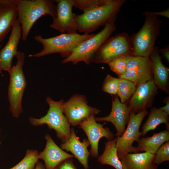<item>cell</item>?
I'll return each mask as SVG.
<instances>
[{
	"label": "cell",
	"instance_id": "2",
	"mask_svg": "<svg viewBox=\"0 0 169 169\" xmlns=\"http://www.w3.org/2000/svg\"><path fill=\"white\" fill-rule=\"evenodd\" d=\"M125 0H109L106 4L80 15L76 14L77 30L89 33L116 19Z\"/></svg>",
	"mask_w": 169,
	"mask_h": 169
},
{
	"label": "cell",
	"instance_id": "29",
	"mask_svg": "<svg viewBox=\"0 0 169 169\" xmlns=\"http://www.w3.org/2000/svg\"><path fill=\"white\" fill-rule=\"evenodd\" d=\"M127 56H122L110 62L108 64L111 70L120 77L126 70V59Z\"/></svg>",
	"mask_w": 169,
	"mask_h": 169
},
{
	"label": "cell",
	"instance_id": "30",
	"mask_svg": "<svg viewBox=\"0 0 169 169\" xmlns=\"http://www.w3.org/2000/svg\"><path fill=\"white\" fill-rule=\"evenodd\" d=\"M118 83L119 78L114 77L108 74L103 82L102 90L111 95H115L117 94Z\"/></svg>",
	"mask_w": 169,
	"mask_h": 169
},
{
	"label": "cell",
	"instance_id": "14",
	"mask_svg": "<svg viewBox=\"0 0 169 169\" xmlns=\"http://www.w3.org/2000/svg\"><path fill=\"white\" fill-rule=\"evenodd\" d=\"M11 30L7 43L0 51V69L8 72L12 68L13 59L18 53V45L22 37L21 25L17 18Z\"/></svg>",
	"mask_w": 169,
	"mask_h": 169
},
{
	"label": "cell",
	"instance_id": "37",
	"mask_svg": "<svg viewBox=\"0 0 169 169\" xmlns=\"http://www.w3.org/2000/svg\"><path fill=\"white\" fill-rule=\"evenodd\" d=\"M0 143H1V142H0Z\"/></svg>",
	"mask_w": 169,
	"mask_h": 169
},
{
	"label": "cell",
	"instance_id": "13",
	"mask_svg": "<svg viewBox=\"0 0 169 169\" xmlns=\"http://www.w3.org/2000/svg\"><path fill=\"white\" fill-rule=\"evenodd\" d=\"M97 122L95 115H93L79 124V128L83 130L88 137L91 146L90 153L93 158L98 156V145L100 139L105 137L110 140L113 139L115 136L108 128L104 127V124Z\"/></svg>",
	"mask_w": 169,
	"mask_h": 169
},
{
	"label": "cell",
	"instance_id": "33",
	"mask_svg": "<svg viewBox=\"0 0 169 169\" xmlns=\"http://www.w3.org/2000/svg\"><path fill=\"white\" fill-rule=\"evenodd\" d=\"M164 57L165 58L166 60L169 62V49L167 47L166 48L163 49L161 50Z\"/></svg>",
	"mask_w": 169,
	"mask_h": 169
},
{
	"label": "cell",
	"instance_id": "21",
	"mask_svg": "<svg viewBox=\"0 0 169 169\" xmlns=\"http://www.w3.org/2000/svg\"><path fill=\"white\" fill-rule=\"evenodd\" d=\"M149 57L152 65L153 80L157 88L168 92L169 69L162 63L157 47H155Z\"/></svg>",
	"mask_w": 169,
	"mask_h": 169
},
{
	"label": "cell",
	"instance_id": "36",
	"mask_svg": "<svg viewBox=\"0 0 169 169\" xmlns=\"http://www.w3.org/2000/svg\"><path fill=\"white\" fill-rule=\"evenodd\" d=\"M2 70L1 69H0V75H1V74H2Z\"/></svg>",
	"mask_w": 169,
	"mask_h": 169
},
{
	"label": "cell",
	"instance_id": "27",
	"mask_svg": "<svg viewBox=\"0 0 169 169\" xmlns=\"http://www.w3.org/2000/svg\"><path fill=\"white\" fill-rule=\"evenodd\" d=\"M109 0H73V6L83 13L92 10L107 3Z\"/></svg>",
	"mask_w": 169,
	"mask_h": 169
},
{
	"label": "cell",
	"instance_id": "23",
	"mask_svg": "<svg viewBox=\"0 0 169 169\" xmlns=\"http://www.w3.org/2000/svg\"><path fill=\"white\" fill-rule=\"evenodd\" d=\"M169 115L159 108H151L149 116L142 127L141 136H145L147 133L153 131L161 124H165L166 130L169 131Z\"/></svg>",
	"mask_w": 169,
	"mask_h": 169
},
{
	"label": "cell",
	"instance_id": "8",
	"mask_svg": "<svg viewBox=\"0 0 169 169\" xmlns=\"http://www.w3.org/2000/svg\"><path fill=\"white\" fill-rule=\"evenodd\" d=\"M132 54L131 39L123 33L109 38L98 49L92 62L96 64H108L122 56Z\"/></svg>",
	"mask_w": 169,
	"mask_h": 169
},
{
	"label": "cell",
	"instance_id": "35",
	"mask_svg": "<svg viewBox=\"0 0 169 169\" xmlns=\"http://www.w3.org/2000/svg\"><path fill=\"white\" fill-rule=\"evenodd\" d=\"M34 169H46L44 165L40 161L36 163Z\"/></svg>",
	"mask_w": 169,
	"mask_h": 169
},
{
	"label": "cell",
	"instance_id": "16",
	"mask_svg": "<svg viewBox=\"0 0 169 169\" xmlns=\"http://www.w3.org/2000/svg\"><path fill=\"white\" fill-rule=\"evenodd\" d=\"M130 112L127 105L121 102L116 96L112 101L111 110L110 114L104 117H95V119L97 122L104 121L111 123L116 130V136H120L125 130Z\"/></svg>",
	"mask_w": 169,
	"mask_h": 169
},
{
	"label": "cell",
	"instance_id": "31",
	"mask_svg": "<svg viewBox=\"0 0 169 169\" xmlns=\"http://www.w3.org/2000/svg\"><path fill=\"white\" fill-rule=\"evenodd\" d=\"M54 169H77L72 158L67 159L58 165Z\"/></svg>",
	"mask_w": 169,
	"mask_h": 169
},
{
	"label": "cell",
	"instance_id": "4",
	"mask_svg": "<svg viewBox=\"0 0 169 169\" xmlns=\"http://www.w3.org/2000/svg\"><path fill=\"white\" fill-rule=\"evenodd\" d=\"M145 16V21L141 28L131 39L132 54L149 57L160 33L161 21L157 16Z\"/></svg>",
	"mask_w": 169,
	"mask_h": 169
},
{
	"label": "cell",
	"instance_id": "26",
	"mask_svg": "<svg viewBox=\"0 0 169 169\" xmlns=\"http://www.w3.org/2000/svg\"><path fill=\"white\" fill-rule=\"evenodd\" d=\"M39 153L36 150H27L25 156L19 162L8 169H34L38 161Z\"/></svg>",
	"mask_w": 169,
	"mask_h": 169
},
{
	"label": "cell",
	"instance_id": "9",
	"mask_svg": "<svg viewBox=\"0 0 169 169\" xmlns=\"http://www.w3.org/2000/svg\"><path fill=\"white\" fill-rule=\"evenodd\" d=\"M148 113L146 109L137 113L130 112L127 126L124 132L121 136L116 137V146L117 155L120 160L127 153L139 152L137 147L133 146V145L141 136L140 127Z\"/></svg>",
	"mask_w": 169,
	"mask_h": 169
},
{
	"label": "cell",
	"instance_id": "25",
	"mask_svg": "<svg viewBox=\"0 0 169 169\" xmlns=\"http://www.w3.org/2000/svg\"><path fill=\"white\" fill-rule=\"evenodd\" d=\"M136 88V85L133 82L125 79L119 78L117 94L120 99V102L125 103L134 94Z\"/></svg>",
	"mask_w": 169,
	"mask_h": 169
},
{
	"label": "cell",
	"instance_id": "7",
	"mask_svg": "<svg viewBox=\"0 0 169 169\" xmlns=\"http://www.w3.org/2000/svg\"><path fill=\"white\" fill-rule=\"evenodd\" d=\"M16 57L17 59V63L8 72L10 81L8 89V97L10 104L9 110L13 116L17 118L23 111L22 100L26 87L27 81L23 69L25 54L18 51Z\"/></svg>",
	"mask_w": 169,
	"mask_h": 169
},
{
	"label": "cell",
	"instance_id": "22",
	"mask_svg": "<svg viewBox=\"0 0 169 169\" xmlns=\"http://www.w3.org/2000/svg\"><path fill=\"white\" fill-rule=\"evenodd\" d=\"M169 141V131L166 130L154 133L151 136L140 138L136 141V146L140 151L155 155L159 148Z\"/></svg>",
	"mask_w": 169,
	"mask_h": 169
},
{
	"label": "cell",
	"instance_id": "32",
	"mask_svg": "<svg viewBox=\"0 0 169 169\" xmlns=\"http://www.w3.org/2000/svg\"><path fill=\"white\" fill-rule=\"evenodd\" d=\"M143 14L145 16L146 15H154L157 16L158 15H160L164 16L167 18H169V9L160 12H150L145 11Z\"/></svg>",
	"mask_w": 169,
	"mask_h": 169
},
{
	"label": "cell",
	"instance_id": "1",
	"mask_svg": "<svg viewBox=\"0 0 169 169\" xmlns=\"http://www.w3.org/2000/svg\"><path fill=\"white\" fill-rule=\"evenodd\" d=\"M54 0H17V19L22 31V39L26 41L35 23L40 17L46 14L53 19L56 16Z\"/></svg>",
	"mask_w": 169,
	"mask_h": 169
},
{
	"label": "cell",
	"instance_id": "34",
	"mask_svg": "<svg viewBox=\"0 0 169 169\" xmlns=\"http://www.w3.org/2000/svg\"><path fill=\"white\" fill-rule=\"evenodd\" d=\"M166 105L164 106L159 108L161 110L169 115V100L167 98L166 100Z\"/></svg>",
	"mask_w": 169,
	"mask_h": 169
},
{
	"label": "cell",
	"instance_id": "6",
	"mask_svg": "<svg viewBox=\"0 0 169 169\" xmlns=\"http://www.w3.org/2000/svg\"><path fill=\"white\" fill-rule=\"evenodd\" d=\"M46 100L49 106L46 115L39 119L30 117L29 121L35 126L47 125L49 128L56 131L57 137L64 142L70 136L71 128L70 124L63 112V100L55 101L48 97Z\"/></svg>",
	"mask_w": 169,
	"mask_h": 169
},
{
	"label": "cell",
	"instance_id": "15",
	"mask_svg": "<svg viewBox=\"0 0 169 169\" xmlns=\"http://www.w3.org/2000/svg\"><path fill=\"white\" fill-rule=\"evenodd\" d=\"M157 93V87L153 80L138 86L129 102L130 111L137 113L150 107Z\"/></svg>",
	"mask_w": 169,
	"mask_h": 169
},
{
	"label": "cell",
	"instance_id": "28",
	"mask_svg": "<svg viewBox=\"0 0 169 169\" xmlns=\"http://www.w3.org/2000/svg\"><path fill=\"white\" fill-rule=\"evenodd\" d=\"M154 155L153 163L157 166L164 162L169 161V141L161 146Z\"/></svg>",
	"mask_w": 169,
	"mask_h": 169
},
{
	"label": "cell",
	"instance_id": "10",
	"mask_svg": "<svg viewBox=\"0 0 169 169\" xmlns=\"http://www.w3.org/2000/svg\"><path fill=\"white\" fill-rule=\"evenodd\" d=\"M126 70L119 78L129 80L138 86L153 80L152 65L149 57L129 55L126 57Z\"/></svg>",
	"mask_w": 169,
	"mask_h": 169
},
{
	"label": "cell",
	"instance_id": "5",
	"mask_svg": "<svg viewBox=\"0 0 169 169\" xmlns=\"http://www.w3.org/2000/svg\"><path fill=\"white\" fill-rule=\"evenodd\" d=\"M115 20L106 24L98 33L81 43L73 51L70 55L62 61V63L71 62L74 64L84 62L87 64L92 62L96 53L116 29Z\"/></svg>",
	"mask_w": 169,
	"mask_h": 169
},
{
	"label": "cell",
	"instance_id": "17",
	"mask_svg": "<svg viewBox=\"0 0 169 169\" xmlns=\"http://www.w3.org/2000/svg\"><path fill=\"white\" fill-rule=\"evenodd\" d=\"M46 143L43 151L39 154V159L44 162L46 169H54L64 160L74 157L63 150L53 141L51 136L46 134L45 136Z\"/></svg>",
	"mask_w": 169,
	"mask_h": 169
},
{
	"label": "cell",
	"instance_id": "24",
	"mask_svg": "<svg viewBox=\"0 0 169 169\" xmlns=\"http://www.w3.org/2000/svg\"><path fill=\"white\" fill-rule=\"evenodd\" d=\"M117 137L105 143L104 150L97 161L102 165L110 166L115 169H123L122 165L117 154L116 144Z\"/></svg>",
	"mask_w": 169,
	"mask_h": 169
},
{
	"label": "cell",
	"instance_id": "11",
	"mask_svg": "<svg viewBox=\"0 0 169 169\" xmlns=\"http://www.w3.org/2000/svg\"><path fill=\"white\" fill-rule=\"evenodd\" d=\"M63 113L70 125L76 126L89 117L98 114L100 110L89 105L85 97L75 94L67 101L64 102Z\"/></svg>",
	"mask_w": 169,
	"mask_h": 169
},
{
	"label": "cell",
	"instance_id": "3",
	"mask_svg": "<svg viewBox=\"0 0 169 169\" xmlns=\"http://www.w3.org/2000/svg\"><path fill=\"white\" fill-rule=\"evenodd\" d=\"M94 34L81 35L77 33H64L49 38H44L40 35H36L34 38L42 45L43 49L36 54L29 55L28 57H40L59 53L62 57L67 58L81 43L92 37Z\"/></svg>",
	"mask_w": 169,
	"mask_h": 169
},
{
	"label": "cell",
	"instance_id": "12",
	"mask_svg": "<svg viewBox=\"0 0 169 169\" xmlns=\"http://www.w3.org/2000/svg\"><path fill=\"white\" fill-rule=\"evenodd\" d=\"M56 5V16L53 19L50 27L62 33H77L76 14L72 12L73 0H54Z\"/></svg>",
	"mask_w": 169,
	"mask_h": 169
},
{
	"label": "cell",
	"instance_id": "20",
	"mask_svg": "<svg viewBox=\"0 0 169 169\" xmlns=\"http://www.w3.org/2000/svg\"><path fill=\"white\" fill-rule=\"evenodd\" d=\"M155 155L146 152L129 153L120 160L123 169H158L154 164Z\"/></svg>",
	"mask_w": 169,
	"mask_h": 169
},
{
	"label": "cell",
	"instance_id": "19",
	"mask_svg": "<svg viewBox=\"0 0 169 169\" xmlns=\"http://www.w3.org/2000/svg\"><path fill=\"white\" fill-rule=\"evenodd\" d=\"M17 0H0V43L11 30L18 16Z\"/></svg>",
	"mask_w": 169,
	"mask_h": 169
},
{
	"label": "cell",
	"instance_id": "18",
	"mask_svg": "<svg viewBox=\"0 0 169 169\" xmlns=\"http://www.w3.org/2000/svg\"><path fill=\"white\" fill-rule=\"evenodd\" d=\"M69 139L60 145L62 150L70 152L83 166L84 169H89L88 158L90 154L88 148L90 145L88 140L84 139L80 141L73 128H71Z\"/></svg>",
	"mask_w": 169,
	"mask_h": 169
}]
</instances>
